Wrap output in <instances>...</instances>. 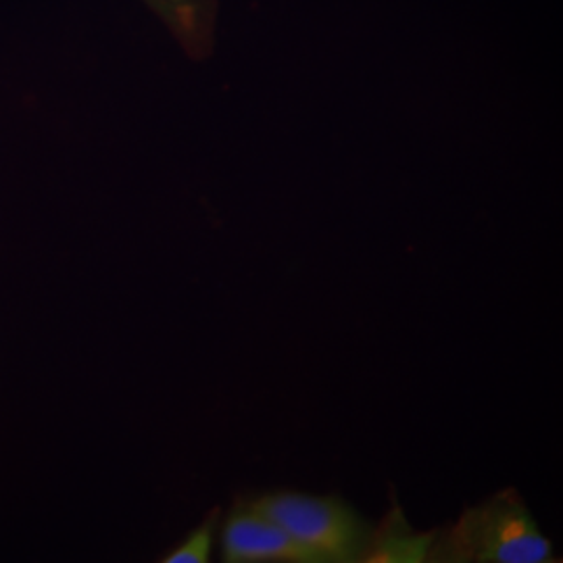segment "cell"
Wrapping results in <instances>:
<instances>
[{
  "mask_svg": "<svg viewBox=\"0 0 563 563\" xmlns=\"http://www.w3.org/2000/svg\"><path fill=\"white\" fill-rule=\"evenodd\" d=\"M549 539L514 488L467 507L460 520L434 532L426 563H555Z\"/></svg>",
  "mask_w": 563,
  "mask_h": 563,
  "instance_id": "obj_1",
  "label": "cell"
},
{
  "mask_svg": "<svg viewBox=\"0 0 563 563\" xmlns=\"http://www.w3.org/2000/svg\"><path fill=\"white\" fill-rule=\"evenodd\" d=\"M249 501L307 549L316 563H362L372 526L339 497L284 490Z\"/></svg>",
  "mask_w": 563,
  "mask_h": 563,
  "instance_id": "obj_2",
  "label": "cell"
},
{
  "mask_svg": "<svg viewBox=\"0 0 563 563\" xmlns=\"http://www.w3.org/2000/svg\"><path fill=\"white\" fill-rule=\"evenodd\" d=\"M225 563H316L282 526L263 516L249 499H239L222 526Z\"/></svg>",
  "mask_w": 563,
  "mask_h": 563,
  "instance_id": "obj_3",
  "label": "cell"
},
{
  "mask_svg": "<svg viewBox=\"0 0 563 563\" xmlns=\"http://www.w3.org/2000/svg\"><path fill=\"white\" fill-rule=\"evenodd\" d=\"M190 59H205L216 44L220 0H142Z\"/></svg>",
  "mask_w": 563,
  "mask_h": 563,
  "instance_id": "obj_4",
  "label": "cell"
},
{
  "mask_svg": "<svg viewBox=\"0 0 563 563\" xmlns=\"http://www.w3.org/2000/svg\"><path fill=\"white\" fill-rule=\"evenodd\" d=\"M434 532L413 530L401 507H393L383 522L372 526L362 563H426Z\"/></svg>",
  "mask_w": 563,
  "mask_h": 563,
  "instance_id": "obj_5",
  "label": "cell"
},
{
  "mask_svg": "<svg viewBox=\"0 0 563 563\" xmlns=\"http://www.w3.org/2000/svg\"><path fill=\"white\" fill-rule=\"evenodd\" d=\"M220 509H213L199 528H195L181 544L169 551L163 562L165 563H207L211 560V551L216 543L218 526H220Z\"/></svg>",
  "mask_w": 563,
  "mask_h": 563,
  "instance_id": "obj_6",
  "label": "cell"
}]
</instances>
